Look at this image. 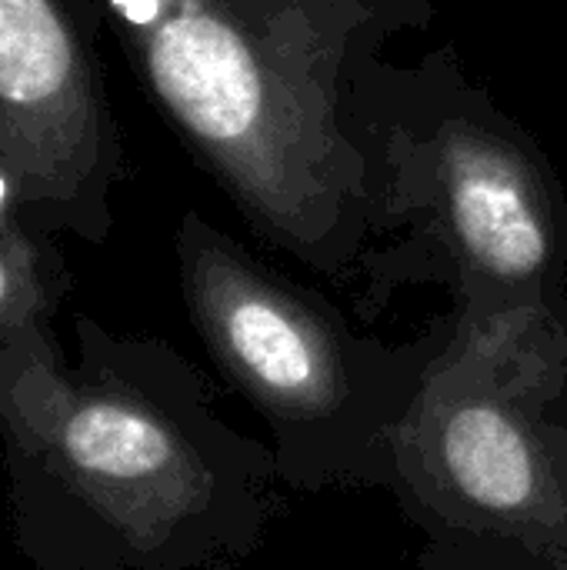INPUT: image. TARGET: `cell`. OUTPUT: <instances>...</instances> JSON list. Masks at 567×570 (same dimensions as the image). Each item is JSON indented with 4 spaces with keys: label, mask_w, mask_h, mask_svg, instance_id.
Returning <instances> with one entry per match:
<instances>
[{
    "label": "cell",
    "mask_w": 567,
    "mask_h": 570,
    "mask_svg": "<svg viewBox=\"0 0 567 570\" xmlns=\"http://www.w3.org/2000/svg\"><path fill=\"white\" fill-rule=\"evenodd\" d=\"M194 160L257 237L348 281L394 220L384 53L431 0H104Z\"/></svg>",
    "instance_id": "1"
},
{
    "label": "cell",
    "mask_w": 567,
    "mask_h": 570,
    "mask_svg": "<svg viewBox=\"0 0 567 570\" xmlns=\"http://www.w3.org/2000/svg\"><path fill=\"white\" fill-rule=\"evenodd\" d=\"M77 344V364L50 331L0 347L20 551L40 570L244 564L281 511L271 448L214 411L207 381L170 344L87 317Z\"/></svg>",
    "instance_id": "2"
},
{
    "label": "cell",
    "mask_w": 567,
    "mask_h": 570,
    "mask_svg": "<svg viewBox=\"0 0 567 570\" xmlns=\"http://www.w3.org/2000/svg\"><path fill=\"white\" fill-rule=\"evenodd\" d=\"M441 317L391 444L414 570H567V304Z\"/></svg>",
    "instance_id": "3"
},
{
    "label": "cell",
    "mask_w": 567,
    "mask_h": 570,
    "mask_svg": "<svg viewBox=\"0 0 567 570\" xmlns=\"http://www.w3.org/2000/svg\"><path fill=\"white\" fill-rule=\"evenodd\" d=\"M187 317L267 431L281 484L304 494L388 491L391 444L444 341L434 317L408 344L361 334L311 287L187 210L177 237Z\"/></svg>",
    "instance_id": "4"
},
{
    "label": "cell",
    "mask_w": 567,
    "mask_h": 570,
    "mask_svg": "<svg viewBox=\"0 0 567 570\" xmlns=\"http://www.w3.org/2000/svg\"><path fill=\"white\" fill-rule=\"evenodd\" d=\"M394 220L411 240L371 254L364 314L438 281L475 317L567 304V214L541 157L485 117L448 114L431 144L391 137Z\"/></svg>",
    "instance_id": "5"
},
{
    "label": "cell",
    "mask_w": 567,
    "mask_h": 570,
    "mask_svg": "<svg viewBox=\"0 0 567 570\" xmlns=\"http://www.w3.org/2000/svg\"><path fill=\"white\" fill-rule=\"evenodd\" d=\"M120 130L70 0H0V180L23 227L100 244Z\"/></svg>",
    "instance_id": "6"
},
{
    "label": "cell",
    "mask_w": 567,
    "mask_h": 570,
    "mask_svg": "<svg viewBox=\"0 0 567 570\" xmlns=\"http://www.w3.org/2000/svg\"><path fill=\"white\" fill-rule=\"evenodd\" d=\"M67 271L50 240L0 217V347L27 331H50Z\"/></svg>",
    "instance_id": "7"
},
{
    "label": "cell",
    "mask_w": 567,
    "mask_h": 570,
    "mask_svg": "<svg viewBox=\"0 0 567 570\" xmlns=\"http://www.w3.org/2000/svg\"><path fill=\"white\" fill-rule=\"evenodd\" d=\"M211 570H244V564H234V561H227V564H217V568Z\"/></svg>",
    "instance_id": "8"
}]
</instances>
